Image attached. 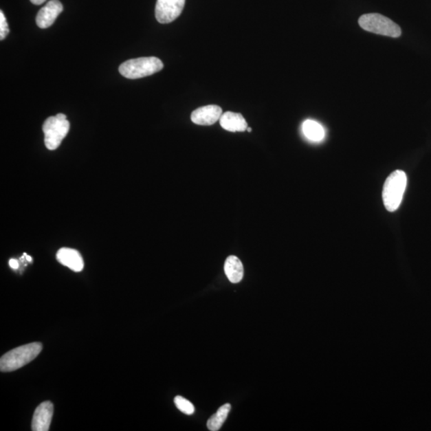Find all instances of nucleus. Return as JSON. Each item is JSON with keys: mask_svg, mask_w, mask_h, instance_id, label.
Instances as JSON below:
<instances>
[{"mask_svg": "<svg viewBox=\"0 0 431 431\" xmlns=\"http://www.w3.org/2000/svg\"><path fill=\"white\" fill-rule=\"evenodd\" d=\"M42 349L41 343H32L10 351L0 360V370L2 373H11L21 368L36 359Z\"/></svg>", "mask_w": 431, "mask_h": 431, "instance_id": "1", "label": "nucleus"}, {"mask_svg": "<svg viewBox=\"0 0 431 431\" xmlns=\"http://www.w3.org/2000/svg\"><path fill=\"white\" fill-rule=\"evenodd\" d=\"M408 185V177L403 170H395L386 178L383 190V200L386 210L395 212L403 201Z\"/></svg>", "mask_w": 431, "mask_h": 431, "instance_id": "2", "label": "nucleus"}, {"mask_svg": "<svg viewBox=\"0 0 431 431\" xmlns=\"http://www.w3.org/2000/svg\"><path fill=\"white\" fill-rule=\"evenodd\" d=\"M163 67L164 64L161 59L157 57H142L123 63L120 67V72L126 78L137 79L153 76L162 71Z\"/></svg>", "mask_w": 431, "mask_h": 431, "instance_id": "3", "label": "nucleus"}, {"mask_svg": "<svg viewBox=\"0 0 431 431\" xmlns=\"http://www.w3.org/2000/svg\"><path fill=\"white\" fill-rule=\"evenodd\" d=\"M360 26L366 32L391 38H399L402 30L398 24L380 14H363L359 19Z\"/></svg>", "mask_w": 431, "mask_h": 431, "instance_id": "4", "label": "nucleus"}, {"mask_svg": "<svg viewBox=\"0 0 431 431\" xmlns=\"http://www.w3.org/2000/svg\"><path fill=\"white\" fill-rule=\"evenodd\" d=\"M69 130H70V122L67 121V116L63 113H58L56 116L48 118L43 126L44 135H45L44 142L48 150H56L67 135Z\"/></svg>", "mask_w": 431, "mask_h": 431, "instance_id": "5", "label": "nucleus"}, {"mask_svg": "<svg viewBox=\"0 0 431 431\" xmlns=\"http://www.w3.org/2000/svg\"><path fill=\"white\" fill-rule=\"evenodd\" d=\"M186 0H157L155 16L160 23H170L181 16Z\"/></svg>", "mask_w": 431, "mask_h": 431, "instance_id": "6", "label": "nucleus"}, {"mask_svg": "<svg viewBox=\"0 0 431 431\" xmlns=\"http://www.w3.org/2000/svg\"><path fill=\"white\" fill-rule=\"evenodd\" d=\"M222 115V109L219 106H205L197 109L192 113L191 120L197 125L212 126L220 120Z\"/></svg>", "mask_w": 431, "mask_h": 431, "instance_id": "7", "label": "nucleus"}, {"mask_svg": "<svg viewBox=\"0 0 431 431\" xmlns=\"http://www.w3.org/2000/svg\"><path fill=\"white\" fill-rule=\"evenodd\" d=\"M54 413V406L49 401L42 403L34 411L32 429L34 431H47Z\"/></svg>", "mask_w": 431, "mask_h": 431, "instance_id": "8", "label": "nucleus"}, {"mask_svg": "<svg viewBox=\"0 0 431 431\" xmlns=\"http://www.w3.org/2000/svg\"><path fill=\"white\" fill-rule=\"evenodd\" d=\"M63 11V6L60 1L51 0L38 12L36 17L37 26L42 29L51 27Z\"/></svg>", "mask_w": 431, "mask_h": 431, "instance_id": "9", "label": "nucleus"}, {"mask_svg": "<svg viewBox=\"0 0 431 431\" xmlns=\"http://www.w3.org/2000/svg\"><path fill=\"white\" fill-rule=\"evenodd\" d=\"M56 258L59 263L76 272L82 271L84 262L82 257L76 250L63 247L57 252Z\"/></svg>", "mask_w": 431, "mask_h": 431, "instance_id": "10", "label": "nucleus"}, {"mask_svg": "<svg viewBox=\"0 0 431 431\" xmlns=\"http://www.w3.org/2000/svg\"><path fill=\"white\" fill-rule=\"evenodd\" d=\"M220 124L223 129L230 132H245L247 123L241 113L228 111L221 115Z\"/></svg>", "mask_w": 431, "mask_h": 431, "instance_id": "11", "label": "nucleus"}, {"mask_svg": "<svg viewBox=\"0 0 431 431\" xmlns=\"http://www.w3.org/2000/svg\"><path fill=\"white\" fill-rule=\"evenodd\" d=\"M225 272L231 283L236 284L241 281L244 276V267L239 257H228L225 263Z\"/></svg>", "mask_w": 431, "mask_h": 431, "instance_id": "12", "label": "nucleus"}, {"mask_svg": "<svg viewBox=\"0 0 431 431\" xmlns=\"http://www.w3.org/2000/svg\"><path fill=\"white\" fill-rule=\"evenodd\" d=\"M302 129H303L305 137L311 142H321L325 137L324 127L319 122L314 120H306Z\"/></svg>", "mask_w": 431, "mask_h": 431, "instance_id": "13", "label": "nucleus"}, {"mask_svg": "<svg viewBox=\"0 0 431 431\" xmlns=\"http://www.w3.org/2000/svg\"><path fill=\"white\" fill-rule=\"evenodd\" d=\"M230 410L231 405L230 404H226L218 409L217 413L211 416V418L208 420V429L211 431L219 430L221 428L222 425L225 422Z\"/></svg>", "mask_w": 431, "mask_h": 431, "instance_id": "14", "label": "nucleus"}, {"mask_svg": "<svg viewBox=\"0 0 431 431\" xmlns=\"http://www.w3.org/2000/svg\"><path fill=\"white\" fill-rule=\"evenodd\" d=\"M175 404L177 409L181 410L182 413L188 415H191L195 413V406H193L189 400L181 397V396H176Z\"/></svg>", "mask_w": 431, "mask_h": 431, "instance_id": "15", "label": "nucleus"}, {"mask_svg": "<svg viewBox=\"0 0 431 431\" xmlns=\"http://www.w3.org/2000/svg\"><path fill=\"white\" fill-rule=\"evenodd\" d=\"M10 32L8 21L5 17L3 12H0V39L3 41L8 36Z\"/></svg>", "mask_w": 431, "mask_h": 431, "instance_id": "16", "label": "nucleus"}, {"mask_svg": "<svg viewBox=\"0 0 431 431\" xmlns=\"http://www.w3.org/2000/svg\"><path fill=\"white\" fill-rule=\"evenodd\" d=\"M9 265L13 269H17L18 267H19L18 261L16 260H14V259H12V260L9 261Z\"/></svg>", "mask_w": 431, "mask_h": 431, "instance_id": "17", "label": "nucleus"}, {"mask_svg": "<svg viewBox=\"0 0 431 431\" xmlns=\"http://www.w3.org/2000/svg\"><path fill=\"white\" fill-rule=\"evenodd\" d=\"M46 1L47 0H31V2L34 5H41Z\"/></svg>", "mask_w": 431, "mask_h": 431, "instance_id": "18", "label": "nucleus"}, {"mask_svg": "<svg viewBox=\"0 0 431 431\" xmlns=\"http://www.w3.org/2000/svg\"><path fill=\"white\" fill-rule=\"evenodd\" d=\"M24 256H26V258L29 262H32V259L31 256H27L26 254H24Z\"/></svg>", "mask_w": 431, "mask_h": 431, "instance_id": "19", "label": "nucleus"}, {"mask_svg": "<svg viewBox=\"0 0 431 431\" xmlns=\"http://www.w3.org/2000/svg\"><path fill=\"white\" fill-rule=\"evenodd\" d=\"M247 131L249 132H252V129L250 127H247Z\"/></svg>", "mask_w": 431, "mask_h": 431, "instance_id": "20", "label": "nucleus"}]
</instances>
